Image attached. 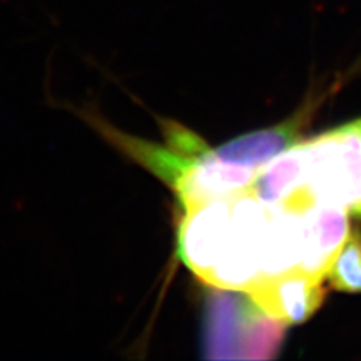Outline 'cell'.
Masks as SVG:
<instances>
[{
    "mask_svg": "<svg viewBox=\"0 0 361 361\" xmlns=\"http://www.w3.org/2000/svg\"><path fill=\"white\" fill-rule=\"evenodd\" d=\"M256 173L255 169L224 161L208 149L190 164L172 188L184 211H188L244 193Z\"/></svg>",
    "mask_w": 361,
    "mask_h": 361,
    "instance_id": "2",
    "label": "cell"
},
{
    "mask_svg": "<svg viewBox=\"0 0 361 361\" xmlns=\"http://www.w3.org/2000/svg\"><path fill=\"white\" fill-rule=\"evenodd\" d=\"M304 119H306L304 111H300L297 116H293L283 123L240 135V137L233 139L229 143H224L212 152L224 161H231L259 171L264 164L273 160L274 157L300 143L301 128L304 122H306Z\"/></svg>",
    "mask_w": 361,
    "mask_h": 361,
    "instance_id": "5",
    "label": "cell"
},
{
    "mask_svg": "<svg viewBox=\"0 0 361 361\" xmlns=\"http://www.w3.org/2000/svg\"><path fill=\"white\" fill-rule=\"evenodd\" d=\"M322 280L300 269L259 280L245 293L271 318L285 325L306 321L324 298Z\"/></svg>",
    "mask_w": 361,
    "mask_h": 361,
    "instance_id": "3",
    "label": "cell"
},
{
    "mask_svg": "<svg viewBox=\"0 0 361 361\" xmlns=\"http://www.w3.org/2000/svg\"><path fill=\"white\" fill-rule=\"evenodd\" d=\"M330 283L346 292L361 290V233L353 231L331 262L326 276Z\"/></svg>",
    "mask_w": 361,
    "mask_h": 361,
    "instance_id": "6",
    "label": "cell"
},
{
    "mask_svg": "<svg viewBox=\"0 0 361 361\" xmlns=\"http://www.w3.org/2000/svg\"><path fill=\"white\" fill-rule=\"evenodd\" d=\"M283 322L271 318L250 295L244 298L224 293L211 304L207 349L214 358L273 357L283 336Z\"/></svg>",
    "mask_w": 361,
    "mask_h": 361,
    "instance_id": "1",
    "label": "cell"
},
{
    "mask_svg": "<svg viewBox=\"0 0 361 361\" xmlns=\"http://www.w3.org/2000/svg\"><path fill=\"white\" fill-rule=\"evenodd\" d=\"M301 211L300 271L314 277L326 276L334 257L348 238L346 209L316 203Z\"/></svg>",
    "mask_w": 361,
    "mask_h": 361,
    "instance_id": "4",
    "label": "cell"
},
{
    "mask_svg": "<svg viewBox=\"0 0 361 361\" xmlns=\"http://www.w3.org/2000/svg\"><path fill=\"white\" fill-rule=\"evenodd\" d=\"M358 219H361V212H360V214H358Z\"/></svg>",
    "mask_w": 361,
    "mask_h": 361,
    "instance_id": "7",
    "label": "cell"
}]
</instances>
